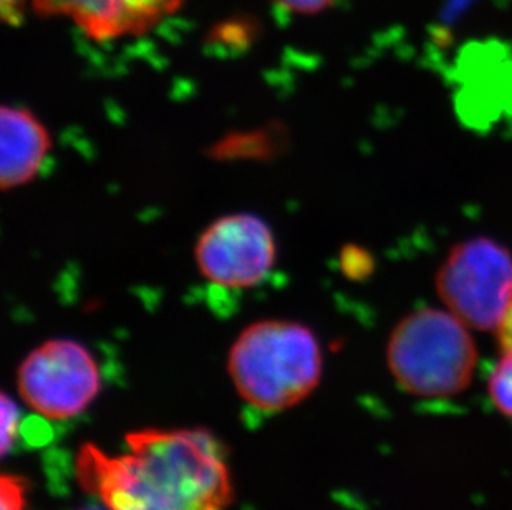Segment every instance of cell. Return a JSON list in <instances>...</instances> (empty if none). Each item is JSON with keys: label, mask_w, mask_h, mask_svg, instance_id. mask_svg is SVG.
I'll list each match as a JSON object with an SVG mask.
<instances>
[{"label": "cell", "mask_w": 512, "mask_h": 510, "mask_svg": "<svg viewBox=\"0 0 512 510\" xmlns=\"http://www.w3.org/2000/svg\"><path fill=\"white\" fill-rule=\"evenodd\" d=\"M112 458L87 444L78 476L108 510H226L232 486L221 444L204 429H146Z\"/></svg>", "instance_id": "6da1fadb"}, {"label": "cell", "mask_w": 512, "mask_h": 510, "mask_svg": "<svg viewBox=\"0 0 512 510\" xmlns=\"http://www.w3.org/2000/svg\"><path fill=\"white\" fill-rule=\"evenodd\" d=\"M228 370L242 400L261 411H284L319 385L322 350L304 323L259 320L232 343Z\"/></svg>", "instance_id": "7a4b0ae2"}, {"label": "cell", "mask_w": 512, "mask_h": 510, "mask_svg": "<svg viewBox=\"0 0 512 510\" xmlns=\"http://www.w3.org/2000/svg\"><path fill=\"white\" fill-rule=\"evenodd\" d=\"M450 310L421 308L388 338L387 363L401 390L418 398H450L471 385L478 350Z\"/></svg>", "instance_id": "3957f363"}, {"label": "cell", "mask_w": 512, "mask_h": 510, "mask_svg": "<svg viewBox=\"0 0 512 510\" xmlns=\"http://www.w3.org/2000/svg\"><path fill=\"white\" fill-rule=\"evenodd\" d=\"M436 290L464 325L498 333L512 304V254L488 237L459 242L438 269Z\"/></svg>", "instance_id": "277c9868"}, {"label": "cell", "mask_w": 512, "mask_h": 510, "mask_svg": "<svg viewBox=\"0 0 512 510\" xmlns=\"http://www.w3.org/2000/svg\"><path fill=\"white\" fill-rule=\"evenodd\" d=\"M17 383L22 400L50 419L83 413L102 388L92 352L70 338H55L32 350L20 365Z\"/></svg>", "instance_id": "5b68a950"}, {"label": "cell", "mask_w": 512, "mask_h": 510, "mask_svg": "<svg viewBox=\"0 0 512 510\" xmlns=\"http://www.w3.org/2000/svg\"><path fill=\"white\" fill-rule=\"evenodd\" d=\"M277 260L272 227L257 214L234 212L211 222L194 244L199 274L223 289H251L266 280Z\"/></svg>", "instance_id": "8992f818"}, {"label": "cell", "mask_w": 512, "mask_h": 510, "mask_svg": "<svg viewBox=\"0 0 512 510\" xmlns=\"http://www.w3.org/2000/svg\"><path fill=\"white\" fill-rule=\"evenodd\" d=\"M184 0H30L42 17L72 20L88 39L113 42L140 37L176 14Z\"/></svg>", "instance_id": "52a82bcc"}, {"label": "cell", "mask_w": 512, "mask_h": 510, "mask_svg": "<svg viewBox=\"0 0 512 510\" xmlns=\"http://www.w3.org/2000/svg\"><path fill=\"white\" fill-rule=\"evenodd\" d=\"M54 148L44 121L24 106L0 108V188H24L32 183Z\"/></svg>", "instance_id": "ba28073f"}, {"label": "cell", "mask_w": 512, "mask_h": 510, "mask_svg": "<svg viewBox=\"0 0 512 510\" xmlns=\"http://www.w3.org/2000/svg\"><path fill=\"white\" fill-rule=\"evenodd\" d=\"M282 138L279 126L271 128H257V130L241 131V133H231L214 143L213 158L226 159H267L272 158L274 154L279 153Z\"/></svg>", "instance_id": "9c48e42d"}, {"label": "cell", "mask_w": 512, "mask_h": 510, "mask_svg": "<svg viewBox=\"0 0 512 510\" xmlns=\"http://www.w3.org/2000/svg\"><path fill=\"white\" fill-rule=\"evenodd\" d=\"M489 395L494 406L512 419V350H506L503 358L494 366L489 378Z\"/></svg>", "instance_id": "30bf717a"}, {"label": "cell", "mask_w": 512, "mask_h": 510, "mask_svg": "<svg viewBox=\"0 0 512 510\" xmlns=\"http://www.w3.org/2000/svg\"><path fill=\"white\" fill-rule=\"evenodd\" d=\"M19 428V409L9 396H2V408H0V451L2 456L9 454L15 441V434Z\"/></svg>", "instance_id": "8fae6325"}, {"label": "cell", "mask_w": 512, "mask_h": 510, "mask_svg": "<svg viewBox=\"0 0 512 510\" xmlns=\"http://www.w3.org/2000/svg\"><path fill=\"white\" fill-rule=\"evenodd\" d=\"M0 496H2V510H25V506H27V482L22 477H2Z\"/></svg>", "instance_id": "7c38bea8"}, {"label": "cell", "mask_w": 512, "mask_h": 510, "mask_svg": "<svg viewBox=\"0 0 512 510\" xmlns=\"http://www.w3.org/2000/svg\"><path fill=\"white\" fill-rule=\"evenodd\" d=\"M279 9L294 15H317L330 9L339 0H272Z\"/></svg>", "instance_id": "4fadbf2b"}, {"label": "cell", "mask_w": 512, "mask_h": 510, "mask_svg": "<svg viewBox=\"0 0 512 510\" xmlns=\"http://www.w3.org/2000/svg\"><path fill=\"white\" fill-rule=\"evenodd\" d=\"M27 5H30V0H0V10L5 24L19 27L24 20Z\"/></svg>", "instance_id": "5bb4252c"}, {"label": "cell", "mask_w": 512, "mask_h": 510, "mask_svg": "<svg viewBox=\"0 0 512 510\" xmlns=\"http://www.w3.org/2000/svg\"><path fill=\"white\" fill-rule=\"evenodd\" d=\"M498 337L504 352L512 350V304L509 307L508 313H506L503 325L498 330Z\"/></svg>", "instance_id": "9a60e30c"}, {"label": "cell", "mask_w": 512, "mask_h": 510, "mask_svg": "<svg viewBox=\"0 0 512 510\" xmlns=\"http://www.w3.org/2000/svg\"><path fill=\"white\" fill-rule=\"evenodd\" d=\"M82 510H100V509H92V507H90V509H82Z\"/></svg>", "instance_id": "2e32d148"}]
</instances>
